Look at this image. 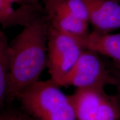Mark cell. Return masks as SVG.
Listing matches in <instances>:
<instances>
[{
  "mask_svg": "<svg viewBox=\"0 0 120 120\" xmlns=\"http://www.w3.org/2000/svg\"><path fill=\"white\" fill-rule=\"evenodd\" d=\"M70 12L82 20L89 22V13L83 0H61Z\"/></svg>",
  "mask_w": 120,
  "mask_h": 120,
  "instance_id": "cell-10",
  "label": "cell"
},
{
  "mask_svg": "<svg viewBox=\"0 0 120 120\" xmlns=\"http://www.w3.org/2000/svg\"><path fill=\"white\" fill-rule=\"evenodd\" d=\"M49 24V13L43 12L23 26L10 43L11 70L6 103H11L19 93L38 81L47 67Z\"/></svg>",
  "mask_w": 120,
  "mask_h": 120,
  "instance_id": "cell-1",
  "label": "cell"
},
{
  "mask_svg": "<svg viewBox=\"0 0 120 120\" xmlns=\"http://www.w3.org/2000/svg\"><path fill=\"white\" fill-rule=\"evenodd\" d=\"M38 0H24L25 4H34L38 3Z\"/></svg>",
  "mask_w": 120,
  "mask_h": 120,
  "instance_id": "cell-16",
  "label": "cell"
},
{
  "mask_svg": "<svg viewBox=\"0 0 120 120\" xmlns=\"http://www.w3.org/2000/svg\"><path fill=\"white\" fill-rule=\"evenodd\" d=\"M9 111L11 114L12 120H32L22 110L18 111L15 110V109H10Z\"/></svg>",
  "mask_w": 120,
  "mask_h": 120,
  "instance_id": "cell-13",
  "label": "cell"
},
{
  "mask_svg": "<svg viewBox=\"0 0 120 120\" xmlns=\"http://www.w3.org/2000/svg\"><path fill=\"white\" fill-rule=\"evenodd\" d=\"M116 79L107 64L97 52L85 49L70 72L60 82V87L77 88H105L115 86Z\"/></svg>",
  "mask_w": 120,
  "mask_h": 120,
  "instance_id": "cell-3",
  "label": "cell"
},
{
  "mask_svg": "<svg viewBox=\"0 0 120 120\" xmlns=\"http://www.w3.org/2000/svg\"><path fill=\"white\" fill-rule=\"evenodd\" d=\"M57 1V0H43L45 4V8L49 16H52V15L53 14Z\"/></svg>",
  "mask_w": 120,
  "mask_h": 120,
  "instance_id": "cell-14",
  "label": "cell"
},
{
  "mask_svg": "<svg viewBox=\"0 0 120 120\" xmlns=\"http://www.w3.org/2000/svg\"><path fill=\"white\" fill-rule=\"evenodd\" d=\"M6 1L10 2L11 3H14V2H21L22 1H24V0H6Z\"/></svg>",
  "mask_w": 120,
  "mask_h": 120,
  "instance_id": "cell-17",
  "label": "cell"
},
{
  "mask_svg": "<svg viewBox=\"0 0 120 120\" xmlns=\"http://www.w3.org/2000/svg\"><path fill=\"white\" fill-rule=\"evenodd\" d=\"M11 70V50L4 32H0V106L2 108L10 85Z\"/></svg>",
  "mask_w": 120,
  "mask_h": 120,
  "instance_id": "cell-9",
  "label": "cell"
},
{
  "mask_svg": "<svg viewBox=\"0 0 120 120\" xmlns=\"http://www.w3.org/2000/svg\"><path fill=\"white\" fill-rule=\"evenodd\" d=\"M14 11L12 3L6 0H0V22L4 27Z\"/></svg>",
  "mask_w": 120,
  "mask_h": 120,
  "instance_id": "cell-11",
  "label": "cell"
},
{
  "mask_svg": "<svg viewBox=\"0 0 120 120\" xmlns=\"http://www.w3.org/2000/svg\"><path fill=\"white\" fill-rule=\"evenodd\" d=\"M94 31L109 33L120 29V4L117 0H83Z\"/></svg>",
  "mask_w": 120,
  "mask_h": 120,
  "instance_id": "cell-6",
  "label": "cell"
},
{
  "mask_svg": "<svg viewBox=\"0 0 120 120\" xmlns=\"http://www.w3.org/2000/svg\"><path fill=\"white\" fill-rule=\"evenodd\" d=\"M76 120H120V107L116 95L104 88H77L69 95Z\"/></svg>",
  "mask_w": 120,
  "mask_h": 120,
  "instance_id": "cell-4",
  "label": "cell"
},
{
  "mask_svg": "<svg viewBox=\"0 0 120 120\" xmlns=\"http://www.w3.org/2000/svg\"><path fill=\"white\" fill-rule=\"evenodd\" d=\"M83 49L75 38L49 24L47 62L49 79L59 86L60 82L73 67Z\"/></svg>",
  "mask_w": 120,
  "mask_h": 120,
  "instance_id": "cell-5",
  "label": "cell"
},
{
  "mask_svg": "<svg viewBox=\"0 0 120 120\" xmlns=\"http://www.w3.org/2000/svg\"><path fill=\"white\" fill-rule=\"evenodd\" d=\"M0 120H12L8 111H5L1 113Z\"/></svg>",
  "mask_w": 120,
  "mask_h": 120,
  "instance_id": "cell-15",
  "label": "cell"
},
{
  "mask_svg": "<svg viewBox=\"0 0 120 120\" xmlns=\"http://www.w3.org/2000/svg\"><path fill=\"white\" fill-rule=\"evenodd\" d=\"M50 17V23L62 32L73 37L77 41L89 34L88 23L74 16L61 0H57L53 14Z\"/></svg>",
  "mask_w": 120,
  "mask_h": 120,
  "instance_id": "cell-8",
  "label": "cell"
},
{
  "mask_svg": "<svg viewBox=\"0 0 120 120\" xmlns=\"http://www.w3.org/2000/svg\"><path fill=\"white\" fill-rule=\"evenodd\" d=\"M109 67L116 79V83L115 85L116 87V96L120 107V67L115 64L113 63L109 66Z\"/></svg>",
  "mask_w": 120,
  "mask_h": 120,
  "instance_id": "cell-12",
  "label": "cell"
},
{
  "mask_svg": "<svg viewBox=\"0 0 120 120\" xmlns=\"http://www.w3.org/2000/svg\"><path fill=\"white\" fill-rule=\"evenodd\" d=\"M77 41L83 49H91L107 57L120 67V34H104L94 31Z\"/></svg>",
  "mask_w": 120,
  "mask_h": 120,
  "instance_id": "cell-7",
  "label": "cell"
},
{
  "mask_svg": "<svg viewBox=\"0 0 120 120\" xmlns=\"http://www.w3.org/2000/svg\"><path fill=\"white\" fill-rule=\"evenodd\" d=\"M117 1H118V2H120V0H117Z\"/></svg>",
  "mask_w": 120,
  "mask_h": 120,
  "instance_id": "cell-18",
  "label": "cell"
},
{
  "mask_svg": "<svg viewBox=\"0 0 120 120\" xmlns=\"http://www.w3.org/2000/svg\"><path fill=\"white\" fill-rule=\"evenodd\" d=\"M51 79L38 81L17 95L21 110L32 120H76L69 95Z\"/></svg>",
  "mask_w": 120,
  "mask_h": 120,
  "instance_id": "cell-2",
  "label": "cell"
}]
</instances>
